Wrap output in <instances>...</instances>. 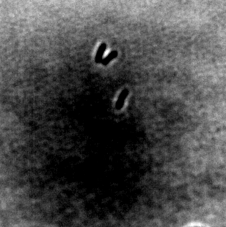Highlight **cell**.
I'll use <instances>...</instances> for the list:
<instances>
[{
	"label": "cell",
	"mask_w": 226,
	"mask_h": 227,
	"mask_svg": "<svg viewBox=\"0 0 226 227\" xmlns=\"http://www.w3.org/2000/svg\"><path fill=\"white\" fill-rule=\"evenodd\" d=\"M129 94V90L127 89H124V90H122V92L120 93V96H119L118 99H117V102L115 104V108L117 110H120L122 109L123 106V104H124L125 100H126V97L128 96Z\"/></svg>",
	"instance_id": "1"
},
{
	"label": "cell",
	"mask_w": 226,
	"mask_h": 227,
	"mask_svg": "<svg viewBox=\"0 0 226 227\" xmlns=\"http://www.w3.org/2000/svg\"><path fill=\"white\" fill-rule=\"evenodd\" d=\"M106 49H107V45L106 44H104V43H103V44H102L100 46H99V49H98L97 53H96V57H95V62H96V63H102V60H103L104 53Z\"/></svg>",
	"instance_id": "2"
},
{
	"label": "cell",
	"mask_w": 226,
	"mask_h": 227,
	"mask_svg": "<svg viewBox=\"0 0 226 227\" xmlns=\"http://www.w3.org/2000/svg\"><path fill=\"white\" fill-rule=\"evenodd\" d=\"M117 56V51L111 52L109 53V54H108V55L106 57L103 58V60H102V65H104V66H107L108 63H110V62L112 61L113 59L115 58Z\"/></svg>",
	"instance_id": "3"
}]
</instances>
